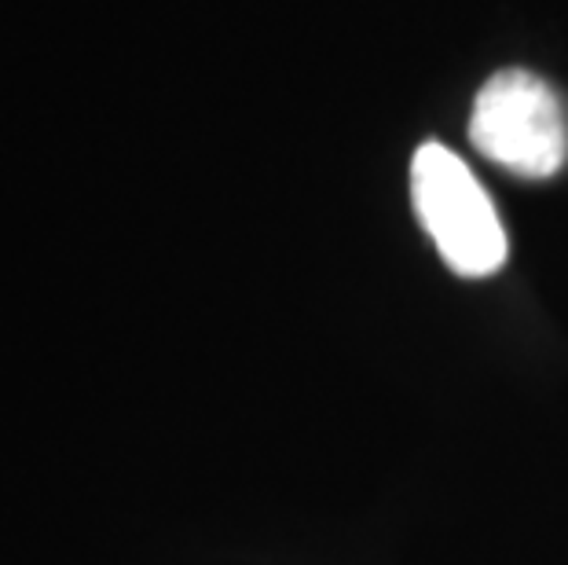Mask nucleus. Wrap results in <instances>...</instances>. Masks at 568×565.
I'll return each instance as SVG.
<instances>
[{"mask_svg":"<svg viewBox=\"0 0 568 565\" xmlns=\"http://www.w3.org/2000/svg\"><path fill=\"white\" fill-rule=\"evenodd\" d=\"M410 202L452 272L480 280L506 264L510 243L488 191L444 143H422L410 159Z\"/></svg>","mask_w":568,"mask_h":565,"instance_id":"1","label":"nucleus"},{"mask_svg":"<svg viewBox=\"0 0 568 565\" xmlns=\"http://www.w3.org/2000/svg\"><path fill=\"white\" fill-rule=\"evenodd\" d=\"M469 143L517 176H554L568 162V118L558 92L531 70L491 74L474 100Z\"/></svg>","mask_w":568,"mask_h":565,"instance_id":"2","label":"nucleus"}]
</instances>
